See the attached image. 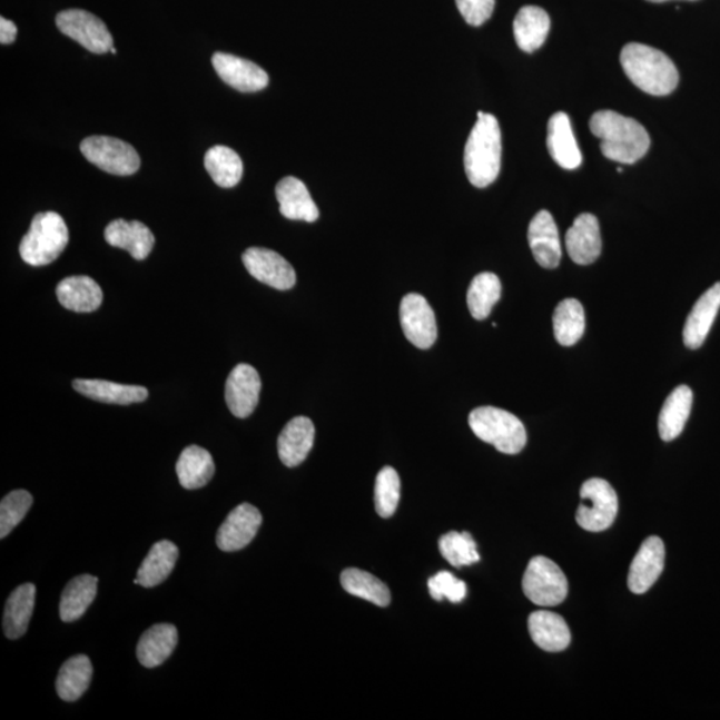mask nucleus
<instances>
[{
  "label": "nucleus",
  "mask_w": 720,
  "mask_h": 720,
  "mask_svg": "<svg viewBox=\"0 0 720 720\" xmlns=\"http://www.w3.org/2000/svg\"><path fill=\"white\" fill-rule=\"evenodd\" d=\"M591 132L601 139L605 158L622 165H634L650 150V136L635 119L615 111L602 110L590 120Z\"/></svg>",
  "instance_id": "obj_1"
},
{
  "label": "nucleus",
  "mask_w": 720,
  "mask_h": 720,
  "mask_svg": "<svg viewBox=\"0 0 720 720\" xmlns=\"http://www.w3.org/2000/svg\"><path fill=\"white\" fill-rule=\"evenodd\" d=\"M502 134L500 122L491 114L477 112L474 129L464 147V171L470 184L484 188L493 185L501 172Z\"/></svg>",
  "instance_id": "obj_2"
},
{
  "label": "nucleus",
  "mask_w": 720,
  "mask_h": 720,
  "mask_svg": "<svg viewBox=\"0 0 720 720\" xmlns=\"http://www.w3.org/2000/svg\"><path fill=\"white\" fill-rule=\"evenodd\" d=\"M621 65L631 82L650 96H669L679 83L674 62L654 47L625 45L621 52Z\"/></svg>",
  "instance_id": "obj_3"
},
{
  "label": "nucleus",
  "mask_w": 720,
  "mask_h": 720,
  "mask_svg": "<svg viewBox=\"0 0 720 720\" xmlns=\"http://www.w3.org/2000/svg\"><path fill=\"white\" fill-rule=\"evenodd\" d=\"M69 240V228L59 214L40 213L33 217L29 233L20 241L19 254L27 265L47 266L60 257Z\"/></svg>",
  "instance_id": "obj_4"
},
{
  "label": "nucleus",
  "mask_w": 720,
  "mask_h": 720,
  "mask_svg": "<svg viewBox=\"0 0 720 720\" xmlns=\"http://www.w3.org/2000/svg\"><path fill=\"white\" fill-rule=\"evenodd\" d=\"M469 425L481 441L493 444L503 454H520L526 446L527 433L523 423L502 408H475L469 416Z\"/></svg>",
  "instance_id": "obj_5"
},
{
  "label": "nucleus",
  "mask_w": 720,
  "mask_h": 720,
  "mask_svg": "<svg viewBox=\"0 0 720 720\" xmlns=\"http://www.w3.org/2000/svg\"><path fill=\"white\" fill-rule=\"evenodd\" d=\"M618 509V495L611 484L601 477H592L581 489L576 522L590 533H602L614 523Z\"/></svg>",
  "instance_id": "obj_6"
},
{
  "label": "nucleus",
  "mask_w": 720,
  "mask_h": 720,
  "mask_svg": "<svg viewBox=\"0 0 720 720\" xmlns=\"http://www.w3.org/2000/svg\"><path fill=\"white\" fill-rule=\"evenodd\" d=\"M522 588L524 595L542 608L561 604L569 592L566 575L546 556H535L530 561Z\"/></svg>",
  "instance_id": "obj_7"
},
{
  "label": "nucleus",
  "mask_w": 720,
  "mask_h": 720,
  "mask_svg": "<svg viewBox=\"0 0 720 720\" xmlns=\"http://www.w3.org/2000/svg\"><path fill=\"white\" fill-rule=\"evenodd\" d=\"M80 151L100 170L120 175V177L136 174L140 167L136 148L117 138L103 136L86 138L80 144Z\"/></svg>",
  "instance_id": "obj_8"
},
{
  "label": "nucleus",
  "mask_w": 720,
  "mask_h": 720,
  "mask_svg": "<svg viewBox=\"0 0 720 720\" xmlns=\"http://www.w3.org/2000/svg\"><path fill=\"white\" fill-rule=\"evenodd\" d=\"M57 26L66 37L76 40L93 53L111 51L114 40L102 19L85 10H66L58 13Z\"/></svg>",
  "instance_id": "obj_9"
},
{
  "label": "nucleus",
  "mask_w": 720,
  "mask_h": 720,
  "mask_svg": "<svg viewBox=\"0 0 720 720\" xmlns=\"http://www.w3.org/2000/svg\"><path fill=\"white\" fill-rule=\"evenodd\" d=\"M401 325L410 343L421 349L434 345L437 338L435 314L425 296L407 294L401 302Z\"/></svg>",
  "instance_id": "obj_10"
},
{
  "label": "nucleus",
  "mask_w": 720,
  "mask_h": 720,
  "mask_svg": "<svg viewBox=\"0 0 720 720\" xmlns=\"http://www.w3.org/2000/svg\"><path fill=\"white\" fill-rule=\"evenodd\" d=\"M244 265L251 277L273 288H293L296 284L294 267L278 253L268 248L251 247L245 251Z\"/></svg>",
  "instance_id": "obj_11"
},
{
  "label": "nucleus",
  "mask_w": 720,
  "mask_h": 720,
  "mask_svg": "<svg viewBox=\"0 0 720 720\" xmlns=\"http://www.w3.org/2000/svg\"><path fill=\"white\" fill-rule=\"evenodd\" d=\"M264 522L260 511L253 504L235 507L218 530L217 544L221 551L234 553L250 544Z\"/></svg>",
  "instance_id": "obj_12"
},
{
  "label": "nucleus",
  "mask_w": 720,
  "mask_h": 720,
  "mask_svg": "<svg viewBox=\"0 0 720 720\" xmlns=\"http://www.w3.org/2000/svg\"><path fill=\"white\" fill-rule=\"evenodd\" d=\"M262 389L260 376L253 366L240 363L228 375L226 403L234 416L248 418L257 408Z\"/></svg>",
  "instance_id": "obj_13"
},
{
  "label": "nucleus",
  "mask_w": 720,
  "mask_h": 720,
  "mask_svg": "<svg viewBox=\"0 0 720 720\" xmlns=\"http://www.w3.org/2000/svg\"><path fill=\"white\" fill-rule=\"evenodd\" d=\"M211 62L221 80L240 92L264 90L270 80L262 67L231 53H214Z\"/></svg>",
  "instance_id": "obj_14"
},
{
  "label": "nucleus",
  "mask_w": 720,
  "mask_h": 720,
  "mask_svg": "<svg viewBox=\"0 0 720 720\" xmlns=\"http://www.w3.org/2000/svg\"><path fill=\"white\" fill-rule=\"evenodd\" d=\"M665 549L658 536H650L639 549L629 571L628 584L634 594H644L661 576L664 569Z\"/></svg>",
  "instance_id": "obj_15"
},
{
  "label": "nucleus",
  "mask_w": 720,
  "mask_h": 720,
  "mask_svg": "<svg viewBox=\"0 0 720 720\" xmlns=\"http://www.w3.org/2000/svg\"><path fill=\"white\" fill-rule=\"evenodd\" d=\"M529 244L534 258L543 268H556L562 258L560 231L553 215L542 210L529 226Z\"/></svg>",
  "instance_id": "obj_16"
},
{
  "label": "nucleus",
  "mask_w": 720,
  "mask_h": 720,
  "mask_svg": "<svg viewBox=\"0 0 720 720\" xmlns=\"http://www.w3.org/2000/svg\"><path fill=\"white\" fill-rule=\"evenodd\" d=\"M566 248L576 265L594 264L602 253L601 228L594 215H579L566 234Z\"/></svg>",
  "instance_id": "obj_17"
},
{
  "label": "nucleus",
  "mask_w": 720,
  "mask_h": 720,
  "mask_svg": "<svg viewBox=\"0 0 720 720\" xmlns=\"http://www.w3.org/2000/svg\"><path fill=\"white\" fill-rule=\"evenodd\" d=\"M105 239L112 247L124 248L137 260H145L152 251L155 237L142 221L112 220L105 230Z\"/></svg>",
  "instance_id": "obj_18"
},
{
  "label": "nucleus",
  "mask_w": 720,
  "mask_h": 720,
  "mask_svg": "<svg viewBox=\"0 0 720 720\" xmlns=\"http://www.w3.org/2000/svg\"><path fill=\"white\" fill-rule=\"evenodd\" d=\"M315 427L306 416L289 421L278 437V454L287 467L299 466L314 446Z\"/></svg>",
  "instance_id": "obj_19"
},
{
  "label": "nucleus",
  "mask_w": 720,
  "mask_h": 720,
  "mask_svg": "<svg viewBox=\"0 0 720 720\" xmlns=\"http://www.w3.org/2000/svg\"><path fill=\"white\" fill-rule=\"evenodd\" d=\"M548 148L558 165L564 170H575L582 165V152L579 150L573 127L566 112H556L549 120Z\"/></svg>",
  "instance_id": "obj_20"
},
{
  "label": "nucleus",
  "mask_w": 720,
  "mask_h": 720,
  "mask_svg": "<svg viewBox=\"0 0 720 720\" xmlns=\"http://www.w3.org/2000/svg\"><path fill=\"white\" fill-rule=\"evenodd\" d=\"M279 201L280 214L289 220H303L307 224L319 218V208L309 194L308 188L298 178L286 177L275 188Z\"/></svg>",
  "instance_id": "obj_21"
},
{
  "label": "nucleus",
  "mask_w": 720,
  "mask_h": 720,
  "mask_svg": "<svg viewBox=\"0 0 720 720\" xmlns=\"http://www.w3.org/2000/svg\"><path fill=\"white\" fill-rule=\"evenodd\" d=\"M720 308V282L710 287L692 307L683 329L686 347L697 349L708 338Z\"/></svg>",
  "instance_id": "obj_22"
},
{
  "label": "nucleus",
  "mask_w": 720,
  "mask_h": 720,
  "mask_svg": "<svg viewBox=\"0 0 720 720\" xmlns=\"http://www.w3.org/2000/svg\"><path fill=\"white\" fill-rule=\"evenodd\" d=\"M60 305L73 313H92L102 305V288L90 277L77 275L60 282L57 287Z\"/></svg>",
  "instance_id": "obj_23"
},
{
  "label": "nucleus",
  "mask_w": 720,
  "mask_h": 720,
  "mask_svg": "<svg viewBox=\"0 0 720 720\" xmlns=\"http://www.w3.org/2000/svg\"><path fill=\"white\" fill-rule=\"evenodd\" d=\"M72 387L80 395L92 401L109 403V405L129 406L148 398L147 388L140 386L119 385V383L102 379H76Z\"/></svg>",
  "instance_id": "obj_24"
},
{
  "label": "nucleus",
  "mask_w": 720,
  "mask_h": 720,
  "mask_svg": "<svg viewBox=\"0 0 720 720\" xmlns=\"http://www.w3.org/2000/svg\"><path fill=\"white\" fill-rule=\"evenodd\" d=\"M529 631L537 648L548 652L566 650L571 632L566 621L551 611H535L529 618Z\"/></svg>",
  "instance_id": "obj_25"
},
{
  "label": "nucleus",
  "mask_w": 720,
  "mask_h": 720,
  "mask_svg": "<svg viewBox=\"0 0 720 720\" xmlns=\"http://www.w3.org/2000/svg\"><path fill=\"white\" fill-rule=\"evenodd\" d=\"M178 644V630L174 624L159 623L148 629L139 639L137 655L147 669L158 668L171 657Z\"/></svg>",
  "instance_id": "obj_26"
},
{
  "label": "nucleus",
  "mask_w": 720,
  "mask_h": 720,
  "mask_svg": "<svg viewBox=\"0 0 720 720\" xmlns=\"http://www.w3.org/2000/svg\"><path fill=\"white\" fill-rule=\"evenodd\" d=\"M37 589L32 583L19 585L11 592L4 605L3 631L9 639H19L26 634L36 608Z\"/></svg>",
  "instance_id": "obj_27"
},
{
  "label": "nucleus",
  "mask_w": 720,
  "mask_h": 720,
  "mask_svg": "<svg viewBox=\"0 0 720 720\" xmlns=\"http://www.w3.org/2000/svg\"><path fill=\"white\" fill-rule=\"evenodd\" d=\"M550 17L536 6H526L516 13L514 37L516 45L524 52H534L546 42L550 32Z\"/></svg>",
  "instance_id": "obj_28"
},
{
  "label": "nucleus",
  "mask_w": 720,
  "mask_h": 720,
  "mask_svg": "<svg viewBox=\"0 0 720 720\" xmlns=\"http://www.w3.org/2000/svg\"><path fill=\"white\" fill-rule=\"evenodd\" d=\"M692 394L689 386H679L669 395L659 414V435L664 442L677 440L683 433L692 408Z\"/></svg>",
  "instance_id": "obj_29"
},
{
  "label": "nucleus",
  "mask_w": 720,
  "mask_h": 720,
  "mask_svg": "<svg viewBox=\"0 0 720 720\" xmlns=\"http://www.w3.org/2000/svg\"><path fill=\"white\" fill-rule=\"evenodd\" d=\"M178 558L179 550L172 542L160 541L155 543L142 566L139 568L137 579L134 582L144 585L146 589L164 583L172 573Z\"/></svg>",
  "instance_id": "obj_30"
},
{
  "label": "nucleus",
  "mask_w": 720,
  "mask_h": 720,
  "mask_svg": "<svg viewBox=\"0 0 720 720\" xmlns=\"http://www.w3.org/2000/svg\"><path fill=\"white\" fill-rule=\"evenodd\" d=\"M177 474L180 486L186 490L205 487L215 474V463L211 454L199 446L186 447L179 456Z\"/></svg>",
  "instance_id": "obj_31"
},
{
  "label": "nucleus",
  "mask_w": 720,
  "mask_h": 720,
  "mask_svg": "<svg viewBox=\"0 0 720 720\" xmlns=\"http://www.w3.org/2000/svg\"><path fill=\"white\" fill-rule=\"evenodd\" d=\"M98 578L89 574L73 578L67 583L60 599V619L63 622H76L90 608L98 592Z\"/></svg>",
  "instance_id": "obj_32"
},
{
  "label": "nucleus",
  "mask_w": 720,
  "mask_h": 720,
  "mask_svg": "<svg viewBox=\"0 0 720 720\" xmlns=\"http://www.w3.org/2000/svg\"><path fill=\"white\" fill-rule=\"evenodd\" d=\"M92 664L89 657L76 655L65 662L57 678V692L66 702H76L90 688Z\"/></svg>",
  "instance_id": "obj_33"
},
{
  "label": "nucleus",
  "mask_w": 720,
  "mask_h": 720,
  "mask_svg": "<svg viewBox=\"0 0 720 720\" xmlns=\"http://www.w3.org/2000/svg\"><path fill=\"white\" fill-rule=\"evenodd\" d=\"M205 167L219 187H235L244 177V161L230 147H211L206 152Z\"/></svg>",
  "instance_id": "obj_34"
},
{
  "label": "nucleus",
  "mask_w": 720,
  "mask_h": 720,
  "mask_svg": "<svg viewBox=\"0 0 720 720\" xmlns=\"http://www.w3.org/2000/svg\"><path fill=\"white\" fill-rule=\"evenodd\" d=\"M342 588L348 594L365 599L379 608H387L392 603V592L381 579L358 569H348L341 575Z\"/></svg>",
  "instance_id": "obj_35"
},
{
  "label": "nucleus",
  "mask_w": 720,
  "mask_h": 720,
  "mask_svg": "<svg viewBox=\"0 0 720 720\" xmlns=\"http://www.w3.org/2000/svg\"><path fill=\"white\" fill-rule=\"evenodd\" d=\"M502 285L493 273L477 274L471 282L467 292V305L471 315L476 320L486 319L493 307L500 302Z\"/></svg>",
  "instance_id": "obj_36"
},
{
  "label": "nucleus",
  "mask_w": 720,
  "mask_h": 720,
  "mask_svg": "<svg viewBox=\"0 0 720 720\" xmlns=\"http://www.w3.org/2000/svg\"><path fill=\"white\" fill-rule=\"evenodd\" d=\"M554 334L564 347L574 346L582 338L585 328L584 309L576 299H564L554 313Z\"/></svg>",
  "instance_id": "obj_37"
},
{
  "label": "nucleus",
  "mask_w": 720,
  "mask_h": 720,
  "mask_svg": "<svg viewBox=\"0 0 720 720\" xmlns=\"http://www.w3.org/2000/svg\"><path fill=\"white\" fill-rule=\"evenodd\" d=\"M440 550L444 560L454 568L470 566L481 561L476 543L470 533L451 531L444 534L440 540Z\"/></svg>",
  "instance_id": "obj_38"
},
{
  "label": "nucleus",
  "mask_w": 720,
  "mask_h": 720,
  "mask_svg": "<svg viewBox=\"0 0 720 720\" xmlns=\"http://www.w3.org/2000/svg\"><path fill=\"white\" fill-rule=\"evenodd\" d=\"M401 501V480L393 467L379 471L375 482V509L382 517L395 514Z\"/></svg>",
  "instance_id": "obj_39"
},
{
  "label": "nucleus",
  "mask_w": 720,
  "mask_h": 720,
  "mask_svg": "<svg viewBox=\"0 0 720 720\" xmlns=\"http://www.w3.org/2000/svg\"><path fill=\"white\" fill-rule=\"evenodd\" d=\"M32 506V495L26 490L11 491L0 503V537L4 540Z\"/></svg>",
  "instance_id": "obj_40"
},
{
  "label": "nucleus",
  "mask_w": 720,
  "mask_h": 720,
  "mask_svg": "<svg viewBox=\"0 0 720 720\" xmlns=\"http://www.w3.org/2000/svg\"><path fill=\"white\" fill-rule=\"evenodd\" d=\"M428 591L437 602L447 599L451 603H461L467 595V584L448 571H442L428 579Z\"/></svg>",
  "instance_id": "obj_41"
},
{
  "label": "nucleus",
  "mask_w": 720,
  "mask_h": 720,
  "mask_svg": "<svg viewBox=\"0 0 720 720\" xmlns=\"http://www.w3.org/2000/svg\"><path fill=\"white\" fill-rule=\"evenodd\" d=\"M457 10L471 26H482L493 16L495 0H456Z\"/></svg>",
  "instance_id": "obj_42"
},
{
  "label": "nucleus",
  "mask_w": 720,
  "mask_h": 720,
  "mask_svg": "<svg viewBox=\"0 0 720 720\" xmlns=\"http://www.w3.org/2000/svg\"><path fill=\"white\" fill-rule=\"evenodd\" d=\"M18 29L16 23L6 18H0V43L11 45L16 42Z\"/></svg>",
  "instance_id": "obj_43"
},
{
  "label": "nucleus",
  "mask_w": 720,
  "mask_h": 720,
  "mask_svg": "<svg viewBox=\"0 0 720 720\" xmlns=\"http://www.w3.org/2000/svg\"><path fill=\"white\" fill-rule=\"evenodd\" d=\"M649 2H652V3H663V2H668V0H649Z\"/></svg>",
  "instance_id": "obj_44"
},
{
  "label": "nucleus",
  "mask_w": 720,
  "mask_h": 720,
  "mask_svg": "<svg viewBox=\"0 0 720 720\" xmlns=\"http://www.w3.org/2000/svg\"><path fill=\"white\" fill-rule=\"evenodd\" d=\"M110 52H111V53H114V56H116L117 50H116V49H114V47H112V49H111V51H110Z\"/></svg>",
  "instance_id": "obj_45"
}]
</instances>
